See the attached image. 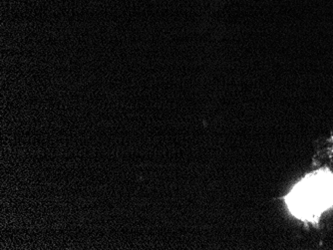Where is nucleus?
<instances>
[{
  "mask_svg": "<svg viewBox=\"0 0 333 250\" xmlns=\"http://www.w3.org/2000/svg\"><path fill=\"white\" fill-rule=\"evenodd\" d=\"M333 202V177L318 172L301 182L288 197V205L298 217H317Z\"/></svg>",
  "mask_w": 333,
  "mask_h": 250,
  "instance_id": "obj_1",
  "label": "nucleus"
}]
</instances>
